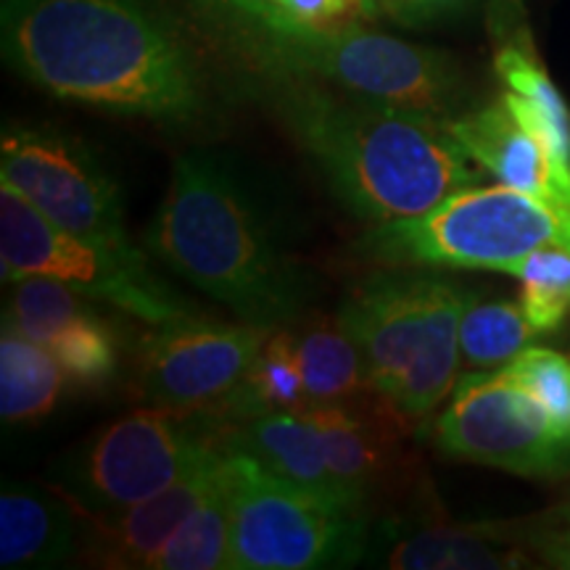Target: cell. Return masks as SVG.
<instances>
[{
  "instance_id": "cell-14",
  "label": "cell",
  "mask_w": 570,
  "mask_h": 570,
  "mask_svg": "<svg viewBox=\"0 0 570 570\" xmlns=\"http://www.w3.org/2000/svg\"><path fill=\"white\" fill-rule=\"evenodd\" d=\"M225 460L227 452L217 449L159 494L140 499L130 508L96 515V531L88 547L90 566L151 570V562L164 550V544L204 502L214 483L223 479Z\"/></svg>"
},
{
  "instance_id": "cell-20",
  "label": "cell",
  "mask_w": 570,
  "mask_h": 570,
  "mask_svg": "<svg viewBox=\"0 0 570 570\" xmlns=\"http://www.w3.org/2000/svg\"><path fill=\"white\" fill-rule=\"evenodd\" d=\"M291 333L309 404H354L367 394L365 362L338 317H312Z\"/></svg>"
},
{
  "instance_id": "cell-16",
  "label": "cell",
  "mask_w": 570,
  "mask_h": 570,
  "mask_svg": "<svg viewBox=\"0 0 570 570\" xmlns=\"http://www.w3.org/2000/svg\"><path fill=\"white\" fill-rule=\"evenodd\" d=\"M230 449L254 454L273 473L294 481L312 494L336 502L341 508H356L352 497L341 489L325 458V444L320 431L302 412H269V415L248 417L230 439Z\"/></svg>"
},
{
  "instance_id": "cell-11",
  "label": "cell",
  "mask_w": 570,
  "mask_h": 570,
  "mask_svg": "<svg viewBox=\"0 0 570 570\" xmlns=\"http://www.w3.org/2000/svg\"><path fill=\"white\" fill-rule=\"evenodd\" d=\"M436 444L449 458L518 475L544 479L570 468V441L504 367L475 370L454 383L452 402L436 423Z\"/></svg>"
},
{
  "instance_id": "cell-18",
  "label": "cell",
  "mask_w": 570,
  "mask_h": 570,
  "mask_svg": "<svg viewBox=\"0 0 570 570\" xmlns=\"http://www.w3.org/2000/svg\"><path fill=\"white\" fill-rule=\"evenodd\" d=\"M383 566L402 570H489L518 568L523 554L499 525H446L404 531L389 539Z\"/></svg>"
},
{
  "instance_id": "cell-13",
  "label": "cell",
  "mask_w": 570,
  "mask_h": 570,
  "mask_svg": "<svg viewBox=\"0 0 570 570\" xmlns=\"http://www.w3.org/2000/svg\"><path fill=\"white\" fill-rule=\"evenodd\" d=\"M6 320L56 356L71 386H101L117 370L109 325L82 302V294L53 277H21Z\"/></svg>"
},
{
  "instance_id": "cell-21",
  "label": "cell",
  "mask_w": 570,
  "mask_h": 570,
  "mask_svg": "<svg viewBox=\"0 0 570 570\" xmlns=\"http://www.w3.org/2000/svg\"><path fill=\"white\" fill-rule=\"evenodd\" d=\"M69 377L46 346L27 338L3 317L0 336V417L19 425L46 417L67 389Z\"/></svg>"
},
{
  "instance_id": "cell-6",
  "label": "cell",
  "mask_w": 570,
  "mask_h": 570,
  "mask_svg": "<svg viewBox=\"0 0 570 570\" xmlns=\"http://www.w3.org/2000/svg\"><path fill=\"white\" fill-rule=\"evenodd\" d=\"M544 246L570 248V206L510 185H470L417 217L375 225L360 240L362 252L394 265L499 273Z\"/></svg>"
},
{
  "instance_id": "cell-26",
  "label": "cell",
  "mask_w": 570,
  "mask_h": 570,
  "mask_svg": "<svg viewBox=\"0 0 570 570\" xmlns=\"http://www.w3.org/2000/svg\"><path fill=\"white\" fill-rule=\"evenodd\" d=\"M504 370L544 407L552 425L570 441V362L550 348H523Z\"/></svg>"
},
{
  "instance_id": "cell-8",
  "label": "cell",
  "mask_w": 570,
  "mask_h": 570,
  "mask_svg": "<svg viewBox=\"0 0 570 570\" xmlns=\"http://www.w3.org/2000/svg\"><path fill=\"white\" fill-rule=\"evenodd\" d=\"M0 275L53 277L77 294L109 302L151 325L194 317L164 285L146 256H127L63 230L32 206L11 183H0Z\"/></svg>"
},
{
  "instance_id": "cell-5",
  "label": "cell",
  "mask_w": 570,
  "mask_h": 570,
  "mask_svg": "<svg viewBox=\"0 0 570 570\" xmlns=\"http://www.w3.org/2000/svg\"><path fill=\"white\" fill-rule=\"evenodd\" d=\"M468 296L428 275H373L346 294L338 323L360 348L373 391L399 417L425 420L454 389Z\"/></svg>"
},
{
  "instance_id": "cell-12",
  "label": "cell",
  "mask_w": 570,
  "mask_h": 570,
  "mask_svg": "<svg viewBox=\"0 0 570 570\" xmlns=\"http://www.w3.org/2000/svg\"><path fill=\"white\" fill-rule=\"evenodd\" d=\"M273 331L244 325L173 320L142 341L140 389L156 407L217 410L244 381L256 352Z\"/></svg>"
},
{
  "instance_id": "cell-22",
  "label": "cell",
  "mask_w": 570,
  "mask_h": 570,
  "mask_svg": "<svg viewBox=\"0 0 570 570\" xmlns=\"http://www.w3.org/2000/svg\"><path fill=\"white\" fill-rule=\"evenodd\" d=\"M306 407L309 396L296 362L294 333L277 327L256 352L244 381L219 404L217 412L225 417L248 420L269 412H304Z\"/></svg>"
},
{
  "instance_id": "cell-28",
  "label": "cell",
  "mask_w": 570,
  "mask_h": 570,
  "mask_svg": "<svg viewBox=\"0 0 570 570\" xmlns=\"http://www.w3.org/2000/svg\"><path fill=\"white\" fill-rule=\"evenodd\" d=\"M547 566L570 570V510L533 541Z\"/></svg>"
},
{
  "instance_id": "cell-7",
  "label": "cell",
  "mask_w": 570,
  "mask_h": 570,
  "mask_svg": "<svg viewBox=\"0 0 570 570\" xmlns=\"http://www.w3.org/2000/svg\"><path fill=\"white\" fill-rule=\"evenodd\" d=\"M230 570H315L354 566L367 550L365 512L341 508L227 449Z\"/></svg>"
},
{
  "instance_id": "cell-1",
  "label": "cell",
  "mask_w": 570,
  "mask_h": 570,
  "mask_svg": "<svg viewBox=\"0 0 570 570\" xmlns=\"http://www.w3.org/2000/svg\"><path fill=\"white\" fill-rule=\"evenodd\" d=\"M3 53L56 98L196 122L202 71L180 32L146 0H6Z\"/></svg>"
},
{
  "instance_id": "cell-29",
  "label": "cell",
  "mask_w": 570,
  "mask_h": 570,
  "mask_svg": "<svg viewBox=\"0 0 570 570\" xmlns=\"http://www.w3.org/2000/svg\"><path fill=\"white\" fill-rule=\"evenodd\" d=\"M452 3H454V0H407L399 21H407V24H412V21L433 17V13L446 9V6H452Z\"/></svg>"
},
{
  "instance_id": "cell-27",
  "label": "cell",
  "mask_w": 570,
  "mask_h": 570,
  "mask_svg": "<svg viewBox=\"0 0 570 570\" xmlns=\"http://www.w3.org/2000/svg\"><path fill=\"white\" fill-rule=\"evenodd\" d=\"M497 71L512 92L525 96L529 101L539 104L547 114H552L554 119L570 125V111L566 101H562L560 90L554 88L547 71L539 67V61L533 59L531 51H523L518 46L502 48L497 53Z\"/></svg>"
},
{
  "instance_id": "cell-30",
  "label": "cell",
  "mask_w": 570,
  "mask_h": 570,
  "mask_svg": "<svg viewBox=\"0 0 570 570\" xmlns=\"http://www.w3.org/2000/svg\"><path fill=\"white\" fill-rule=\"evenodd\" d=\"M269 3H275V0H269Z\"/></svg>"
},
{
  "instance_id": "cell-24",
  "label": "cell",
  "mask_w": 570,
  "mask_h": 570,
  "mask_svg": "<svg viewBox=\"0 0 570 570\" xmlns=\"http://www.w3.org/2000/svg\"><path fill=\"white\" fill-rule=\"evenodd\" d=\"M537 327L529 323L523 306L510 302H475L468 296L460 320V352L475 370H497L510 365L529 348Z\"/></svg>"
},
{
  "instance_id": "cell-17",
  "label": "cell",
  "mask_w": 570,
  "mask_h": 570,
  "mask_svg": "<svg viewBox=\"0 0 570 570\" xmlns=\"http://www.w3.org/2000/svg\"><path fill=\"white\" fill-rule=\"evenodd\" d=\"M75 520L59 497L24 481L0 491V566L56 568L75 554Z\"/></svg>"
},
{
  "instance_id": "cell-23",
  "label": "cell",
  "mask_w": 570,
  "mask_h": 570,
  "mask_svg": "<svg viewBox=\"0 0 570 570\" xmlns=\"http://www.w3.org/2000/svg\"><path fill=\"white\" fill-rule=\"evenodd\" d=\"M230 489L223 479L156 554L151 570H230Z\"/></svg>"
},
{
  "instance_id": "cell-2",
  "label": "cell",
  "mask_w": 570,
  "mask_h": 570,
  "mask_svg": "<svg viewBox=\"0 0 570 570\" xmlns=\"http://www.w3.org/2000/svg\"><path fill=\"white\" fill-rule=\"evenodd\" d=\"M269 101L336 196L367 223L417 217L481 180L449 119L275 77Z\"/></svg>"
},
{
  "instance_id": "cell-3",
  "label": "cell",
  "mask_w": 570,
  "mask_h": 570,
  "mask_svg": "<svg viewBox=\"0 0 570 570\" xmlns=\"http://www.w3.org/2000/svg\"><path fill=\"white\" fill-rule=\"evenodd\" d=\"M146 244L173 273L267 331L302 315L309 296V277L262 198L219 154L177 159Z\"/></svg>"
},
{
  "instance_id": "cell-10",
  "label": "cell",
  "mask_w": 570,
  "mask_h": 570,
  "mask_svg": "<svg viewBox=\"0 0 570 570\" xmlns=\"http://www.w3.org/2000/svg\"><path fill=\"white\" fill-rule=\"evenodd\" d=\"M0 177L63 230L140 256L125 230L119 185L82 140L48 127H11L0 140Z\"/></svg>"
},
{
  "instance_id": "cell-19",
  "label": "cell",
  "mask_w": 570,
  "mask_h": 570,
  "mask_svg": "<svg viewBox=\"0 0 570 570\" xmlns=\"http://www.w3.org/2000/svg\"><path fill=\"white\" fill-rule=\"evenodd\" d=\"M302 415L315 423L325 444V458L341 489L356 508L365 510L367 499L389 473L386 433L370 425L352 404H309Z\"/></svg>"
},
{
  "instance_id": "cell-9",
  "label": "cell",
  "mask_w": 570,
  "mask_h": 570,
  "mask_svg": "<svg viewBox=\"0 0 570 570\" xmlns=\"http://www.w3.org/2000/svg\"><path fill=\"white\" fill-rule=\"evenodd\" d=\"M217 452L183 410L132 412L101 428L53 465V479L92 515L159 494Z\"/></svg>"
},
{
  "instance_id": "cell-4",
  "label": "cell",
  "mask_w": 570,
  "mask_h": 570,
  "mask_svg": "<svg viewBox=\"0 0 570 570\" xmlns=\"http://www.w3.org/2000/svg\"><path fill=\"white\" fill-rule=\"evenodd\" d=\"M227 40L273 77H302L352 96L449 119L462 80L452 59L362 24L315 27L267 0H198Z\"/></svg>"
},
{
  "instance_id": "cell-15",
  "label": "cell",
  "mask_w": 570,
  "mask_h": 570,
  "mask_svg": "<svg viewBox=\"0 0 570 570\" xmlns=\"http://www.w3.org/2000/svg\"><path fill=\"white\" fill-rule=\"evenodd\" d=\"M449 130L470 159L502 185L570 206V173L520 122L504 98L465 117H449Z\"/></svg>"
},
{
  "instance_id": "cell-25",
  "label": "cell",
  "mask_w": 570,
  "mask_h": 570,
  "mask_svg": "<svg viewBox=\"0 0 570 570\" xmlns=\"http://www.w3.org/2000/svg\"><path fill=\"white\" fill-rule=\"evenodd\" d=\"M508 275L520 281V306L537 333H550L562 325L570 312V248H537Z\"/></svg>"
}]
</instances>
